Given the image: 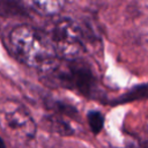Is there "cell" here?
I'll return each mask as SVG.
<instances>
[{
	"mask_svg": "<svg viewBox=\"0 0 148 148\" xmlns=\"http://www.w3.org/2000/svg\"><path fill=\"white\" fill-rule=\"evenodd\" d=\"M40 79L51 87L66 88L77 91L87 97H94L96 92V79L89 68L79 59H58L38 69Z\"/></svg>",
	"mask_w": 148,
	"mask_h": 148,
	"instance_id": "cell-1",
	"label": "cell"
},
{
	"mask_svg": "<svg viewBox=\"0 0 148 148\" xmlns=\"http://www.w3.org/2000/svg\"><path fill=\"white\" fill-rule=\"evenodd\" d=\"M9 40L16 57L30 67L40 69L56 58L49 37L32 27H16L10 32Z\"/></svg>",
	"mask_w": 148,
	"mask_h": 148,
	"instance_id": "cell-2",
	"label": "cell"
},
{
	"mask_svg": "<svg viewBox=\"0 0 148 148\" xmlns=\"http://www.w3.org/2000/svg\"><path fill=\"white\" fill-rule=\"evenodd\" d=\"M0 126L7 135L20 143L30 141L36 134L34 118L24 105L13 99L0 104Z\"/></svg>",
	"mask_w": 148,
	"mask_h": 148,
	"instance_id": "cell-3",
	"label": "cell"
},
{
	"mask_svg": "<svg viewBox=\"0 0 148 148\" xmlns=\"http://www.w3.org/2000/svg\"><path fill=\"white\" fill-rule=\"evenodd\" d=\"M47 37L54 52L62 59H79L83 53V34L71 18L56 21L51 25Z\"/></svg>",
	"mask_w": 148,
	"mask_h": 148,
	"instance_id": "cell-4",
	"label": "cell"
},
{
	"mask_svg": "<svg viewBox=\"0 0 148 148\" xmlns=\"http://www.w3.org/2000/svg\"><path fill=\"white\" fill-rule=\"evenodd\" d=\"M25 5L40 15L51 16L60 12L64 0H24Z\"/></svg>",
	"mask_w": 148,
	"mask_h": 148,
	"instance_id": "cell-5",
	"label": "cell"
},
{
	"mask_svg": "<svg viewBox=\"0 0 148 148\" xmlns=\"http://www.w3.org/2000/svg\"><path fill=\"white\" fill-rule=\"evenodd\" d=\"M44 123L46 124V126L50 131H52L57 134H60V135H72L73 134L72 126L64 119L62 114H59V113L49 114L44 118Z\"/></svg>",
	"mask_w": 148,
	"mask_h": 148,
	"instance_id": "cell-6",
	"label": "cell"
},
{
	"mask_svg": "<svg viewBox=\"0 0 148 148\" xmlns=\"http://www.w3.org/2000/svg\"><path fill=\"white\" fill-rule=\"evenodd\" d=\"M27 12L21 0H0V16H23Z\"/></svg>",
	"mask_w": 148,
	"mask_h": 148,
	"instance_id": "cell-7",
	"label": "cell"
},
{
	"mask_svg": "<svg viewBox=\"0 0 148 148\" xmlns=\"http://www.w3.org/2000/svg\"><path fill=\"white\" fill-rule=\"evenodd\" d=\"M148 97V83L136 86L128 90L126 94L120 96L118 99L114 101V103H127V102H133L138 99H145Z\"/></svg>",
	"mask_w": 148,
	"mask_h": 148,
	"instance_id": "cell-8",
	"label": "cell"
},
{
	"mask_svg": "<svg viewBox=\"0 0 148 148\" xmlns=\"http://www.w3.org/2000/svg\"><path fill=\"white\" fill-rule=\"evenodd\" d=\"M47 105H49V109L54 111L56 113H59V114H62V116H66V117H75L77 114V111L75 108H73L72 105L69 104H66L61 101H57V99H51L47 102Z\"/></svg>",
	"mask_w": 148,
	"mask_h": 148,
	"instance_id": "cell-9",
	"label": "cell"
},
{
	"mask_svg": "<svg viewBox=\"0 0 148 148\" xmlns=\"http://www.w3.org/2000/svg\"><path fill=\"white\" fill-rule=\"evenodd\" d=\"M87 120L88 124L90 126V130L94 134H98L104 125V117L101 112L94 110V111H89L87 114Z\"/></svg>",
	"mask_w": 148,
	"mask_h": 148,
	"instance_id": "cell-10",
	"label": "cell"
},
{
	"mask_svg": "<svg viewBox=\"0 0 148 148\" xmlns=\"http://www.w3.org/2000/svg\"><path fill=\"white\" fill-rule=\"evenodd\" d=\"M0 147H5V142L2 141V139L0 138Z\"/></svg>",
	"mask_w": 148,
	"mask_h": 148,
	"instance_id": "cell-11",
	"label": "cell"
}]
</instances>
